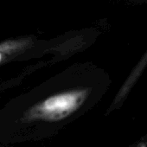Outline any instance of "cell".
Listing matches in <instances>:
<instances>
[{
  "mask_svg": "<svg viewBox=\"0 0 147 147\" xmlns=\"http://www.w3.org/2000/svg\"><path fill=\"white\" fill-rule=\"evenodd\" d=\"M146 67H147V52H145V54L141 57L140 61L133 67L132 71L130 73L127 79L125 81L121 88L119 89L118 93L114 96L113 100L112 101L109 107L106 111V113H105L106 116L111 114L112 113L119 109L123 106L124 102L127 99L131 89L134 88V86L139 80L140 76H142V74L144 72Z\"/></svg>",
  "mask_w": 147,
  "mask_h": 147,
  "instance_id": "obj_1",
  "label": "cell"
},
{
  "mask_svg": "<svg viewBox=\"0 0 147 147\" xmlns=\"http://www.w3.org/2000/svg\"><path fill=\"white\" fill-rule=\"evenodd\" d=\"M34 44L35 39L32 36H24L1 42H0V65L29 50L34 46Z\"/></svg>",
  "mask_w": 147,
  "mask_h": 147,
  "instance_id": "obj_2",
  "label": "cell"
},
{
  "mask_svg": "<svg viewBox=\"0 0 147 147\" xmlns=\"http://www.w3.org/2000/svg\"><path fill=\"white\" fill-rule=\"evenodd\" d=\"M131 147H147V134L142 137L137 143H135Z\"/></svg>",
  "mask_w": 147,
  "mask_h": 147,
  "instance_id": "obj_3",
  "label": "cell"
}]
</instances>
